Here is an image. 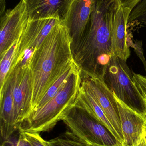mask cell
Wrapping results in <instances>:
<instances>
[{
	"label": "cell",
	"instance_id": "obj_1",
	"mask_svg": "<svg viewBox=\"0 0 146 146\" xmlns=\"http://www.w3.org/2000/svg\"><path fill=\"white\" fill-rule=\"evenodd\" d=\"M117 0H95L91 18L82 39L72 52L81 77L103 80L113 56L112 14Z\"/></svg>",
	"mask_w": 146,
	"mask_h": 146
},
{
	"label": "cell",
	"instance_id": "obj_2",
	"mask_svg": "<svg viewBox=\"0 0 146 146\" xmlns=\"http://www.w3.org/2000/svg\"><path fill=\"white\" fill-rule=\"evenodd\" d=\"M74 63L68 31L61 22L52 28L31 59L32 111L52 84Z\"/></svg>",
	"mask_w": 146,
	"mask_h": 146
},
{
	"label": "cell",
	"instance_id": "obj_3",
	"mask_svg": "<svg viewBox=\"0 0 146 146\" xmlns=\"http://www.w3.org/2000/svg\"><path fill=\"white\" fill-rule=\"evenodd\" d=\"M81 82V75L78 68L53 99L31 112L28 118L21 123L19 131L39 134L50 131L74 104Z\"/></svg>",
	"mask_w": 146,
	"mask_h": 146
},
{
	"label": "cell",
	"instance_id": "obj_4",
	"mask_svg": "<svg viewBox=\"0 0 146 146\" xmlns=\"http://www.w3.org/2000/svg\"><path fill=\"white\" fill-rule=\"evenodd\" d=\"M103 81L117 98L135 111L146 115L145 99L134 80L127 61L113 56Z\"/></svg>",
	"mask_w": 146,
	"mask_h": 146
},
{
	"label": "cell",
	"instance_id": "obj_5",
	"mask_svg": "<svg viewBox=\"0 0 146 146\" xmlns=\"http://www.w3.org/2000/svg\"><path fill=\"white\" fill-rule=\"evenodd\" d=\"M62 121L72 133L86 141L104 146L121 145L105 126L80 106L74 104Z\"/></svg>",
	"mask_w": 146,
	"mask_h": 146
},
{
	"label": "cell",
	"instance_id": "obj_6",
	"mask_svg": "<svg viewBox=\"0 0 146 146\" xmlns=\"http://www.w3.org/2000/svg\"><path fill=\"white\" fill-rule=\"evenodd\" d=\"M0 19V58L18 41L29 20L25 0H21L14 8L8 9Z\"/></svg>",
	"mask_w": 146,
	"mask_h": 146
},
{
	"label": "cell",
	"instance_id": "obj_7",
	"mask_svg": "<svg viewBox=\"0 0 146 146\" xmlns=\"http://www.w3.org/2000/svg\"><path fill=\"white\" fill-rule=\"evenodd\" d=\"M81 87L95 100L114 127L121 141H123L119 110L115 95L103 80L90 77H81Z\"/></svg>",
	"mask_w": 146,
	"mask_h": 146
},
{
	"label": "cell",
	"instance_id": "obj_8",
	"mask_svg": "<svg viewBox=\"0 0 146 146\" xmlns=\"http://www.w3.org/2000/svg\"><path fill=\"white\" fill-rule=\"evenodd\" d=\"M61 22L53 18L29 19L17 43L13 64L18 62L25 54H33L52 28Z\"/></svg>",
	"mask_w": 146,
	"mask_h": 146
},
{
	"label": "cell",
	"instance_id": "obj_9",
	"mask_svg": "<svg viewBox=\"0 0 146 146\" xmlns=\"http://www.w3.org/2000/svg\"><path fill=\"white\" fill-rule=\"evenodd\" d=\"M20 63L13 92L14 123L18 130L31 112L33 94L31 70L28 65Z\"/></svg>",
	"mask_w": 146,
	"mask_h": 146
},
{
	"label": "cell",
	"instance_id": "obj_10",
	"mask_svg": "<svg viewBox=\"0 0 146 146\" xmlns=\"http://www.w3.org/2000/svg\"><path fill=\"white\" fill-rule=\"evenodd\" d=\"M20 63L10 69L0 91V121L1 142L7 139L18 129L14 123L13 92Z\"/></svg>",
	"mask_w": 146,
	"mask_h": 146
},
{
	"label": "cell",
	"instance_id": "obj_11",
	"mask_svg": "<svg viewBox=\"0 0 146 146\" xmlns=\"http://www.w3.org/2000/svg\"><path fill=\"white\" fill-rule=\"evenodd\" d=\"M95 0H73L64 22L73 52L82 39L91 18Z\"/></svg>",
	"mask_w": 146,
	"mask_h": 146
},
{
	"label": "cell",
	"instance_id": "obj_12",
	"mask_svg": "<svg viewBox=\"0 0 146 146\" xmlns=\"http://www.w3.org/2000/svg\"><path fill=\"white\" fill-rule=\"evenodd\" d=\"M130 12V10L123 8L117 1L112 14L111 40L113 56L126 61L130 56L127 28Z\"/></svg>",
	"mask_w": 146,
	"mask_h": 146
},
{
	"label": "cell",
	"instance_id": "obj_13",
	"mask_svg": "<svg viewBox=\"0 0 146 146\" xmlns=\"http://www.w3.org/2000/svg\"><path fill=\"white\" fill-rule=\"evenodd\" d=\"M115 95V94H114ZM119 110L123 141L122 146H138L146 121L144 116L126 105L115 95Z\"/></svg>",
	"mask_w": 146,
	"mask_h": 146
},
{
	"label": "cell",
	"instance_id": "obj_14",
	"mask_svg": "<svg viewBox=\"0 0 146 146\" xmlns=\"http://www.w3.org/2000/svg\"><path fill=\"white\" fill-rule=\"evenodd\" d=\"M29 19L53 18L64 23L73 0H25Z\"/></svg>",
	"mask_w": 146,
	"mask_h": 146
},
{
	"label": "cell",
	"instance_id": "obj_15",
	"mask_svg": "<svg viewBox=\"0 0 146 146\" xmlns=\"http://www.w3.org/2000/svg\"><path fill=\"white\" fill-rule=\"evenodd\" d=\"M75 105L82 107L93 117L105 126L121 144V139L115 129L110 122L104 112L93 97L81 86L74 103Z\"/></svg>",
	"mask_w": 146,
	"mask_h": 146
},
{
	"label": "cell",
	"instance_id": "obj_16",
	"mask_svg": "<svg viewBox=\"0 0 146 146\" xmlns=\"http://www.w3.org/2000/svg\"><path fill=\"white\" fill-rule=\"evenodd\" d=\"M78 69L77 66L75 63H74L50 87L46 92L44 95L43 96L42 98L38 104L37 105L32 111L37 110L47 104L49 101L53 99L60 90L64 86L66 82L68 80L70 76L72 75L76 69ZM31 111V112H32Z\"/></svg>",
	"mask_w": 146,
	"mask_h": 146
},
{
	"label": "cell",
	"instance_id": "obj_17",
	"mask_svg": "<svg viewBox=\"0 0 146 146\" xmlns=\"http://www.w3.org/2000/svg\"><path fill=\"white\" fill-rule=\"evenodd\" d=\"M48 146H101L86 141L76 136L71 131H66L64 133L55 139L46 141Z\"/></svg>",
	"mask_w": 146,
	"mask_h": 146
},
{
	"label": "cell",
	"instance_id": "obj_18",
	"mask_svg": "<svg viewBox=\"0 0 146 146\" xmlns=\"http://www.w3.org/2000/svg\"><path fill=\"white\" fill-rule=\"evenodd\" d=\"M18 42H15L4 55L0 58V91L2 89L13 65Z\"/></svg>",
	"mask_w": 146,
	"mask_h": 146
},
{
	"label": "cell",
	"instance_id": "obj_19",
	"mask_svg": "<svg viewBox=\"0 0 146 146\" xmlns=\"http://www.w3.org/2000/svg\"><path fill=\"white\" fill-rule=\"evenodd\" d=\"M127 24L129 27L146 26V0H139L132 9Z\"/></svg>",
	"mask_w": 146,
	"mask_h": 146
},
{
	"label": "cell",
	"instance_id": "obj_20",
	"mask_svg": "<svg viewBox=\"0 0 146 146\" xmlns=\"http://www.w3.org/2000/svg\"><path fill=\"white\" fill-rule=\"evenodd\" d=\"M15 133L7 139L1 142V146H32L27 140L22 132L19 131L17 133Z\"/></svg>",
	"mask_w": 146,
	"mask_h": 146
},
{
	"label": "cell",
	"instance_id": "obj_21",
	"mask_svg": "<svg viewBox=\"0 0 146 146\" xmlns=\"http://www.w3.org/2000/svg\"><path fill=\"white\" fill-rule=\"evenodd\" d=\"M27 140L32 146H48L46 141L44 140L37 133L22 132Z\"/></svg>",
	"mask_w": 146,
	"mask_h": 146
},
{
	"label": "cell",
	"instance_id": "obj_22",
	"mask_svg": "<svg viewBox=\"0 0 146 146\" xmlns=\"http://www.w3.org/2000/svg\"><path fill=\"white\" fill-rule=\"evenodd\" d=\"M134 80L143 96H146V76L133 73Z\"/></svg>",
	"mask_w": 146,
	"mask_h": 146
},
{
	"label": "cell",
	"instance_id": "obj_23",
	"mask_svg": "<svg viewBox=\"0 0 146 146\" xmlns=\"http://www.w3.org/2000/svg\"><path fill=\"white\" fill-rule=\"evenodd\" d=\"M139 0H118L120 5L124 9L131 11Z\"/></svg>",
	"mask_w": 146,
	"mask_h": 146
},
{
	"label": "cell",
	"instance_id": "obj_24",
	"mask_svg": "<svg viewBox=\"0 0 146 146\" xmlns=\"http://www.w3.org/2000/svg\"><path fill=\"white\" fill-rule=\"evenodd\" d=\"M6 1L5 0H0V15H3L6 12Z\"/></svg>",
	"mask_w": 146,
	"mask_h": 146
},
{
	"label": "cell",
	"instance_id": "obj_25",
	"mask_svg": "<svg viewBox=\"0 0 146 146\" xmlns=\"http://www.w3.org/2000/svg\"><path fill=\"white\" fill-rule=\"evenodd\" d=\"M138 146H146V137L144 133V130L141 137V140Z\"/></svg>",
	"mask_w": 146,
	"mask_h": 146
},
{
	"label": "cell",
	"instance_id": "obj_26",
	"mask_svg": "<svg viewBox=\"0 0 146 146\" xmlns=\"http://www.w3.org/2000/svg\"><path fill=\"white\" fill-rule=\"evenodd\" d=\"M144 133H145V136L146 137V117L145 123V127H144Z\"/></svg>",
	"mask_w": 146,
	"mask_h": 146
},
{
	"label": "cell",
	"instance_id": "obj_27",
	"mask_svg": "<svg viewBox=\"0 0 146 146\" xmlns=\"http://www.w3.org/2000/svg\"><path fill=\"white\" fill-rule=\"evenodd\" d=\"M144 98H145V99L146 100V96H144Z\"/></svg>",
	"mask_w": 146,
	"mask_h": 146
}]
</instances>
